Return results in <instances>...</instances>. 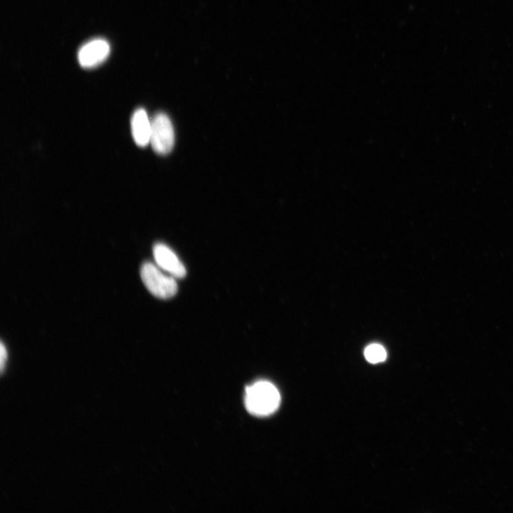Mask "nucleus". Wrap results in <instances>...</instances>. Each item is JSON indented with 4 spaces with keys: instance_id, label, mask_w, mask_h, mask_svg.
<instances>
[{
    "instance_id": "8",
    "label": "nucleus",
    "mask_w": 513,
    "mask_h": 513,
    "mask_svg": "<svg viewBox=\"0 0 513 513\" xmlns=\"http://www.w3.org/2000/svg\"><path fill=\"white\" fill-rule=\"evenodd\" d=\"M0 353H1V371L2 373L5 371L6 364L8 359V351L4 344L1 343V347H0Z\"/></svg>"
},
{
    "instance_id": "7",
    "label": "nucleus",
    "mask_w": 513,
    "mask_h": 513,
    "mask_svg": "<svg viewBox=\"0 0 513 513\" xmlns=\"http://www.w3.org/2000/svg\"><path fill=\"white\" fill-rule=\"evenodd\" d=\"M367 360L372 364H378L385 361L386 359V351L380 345L373 344L367 347L364 351Z\"/></svg>"
},
{
    "instance_id": "5",
    "label": "nucleus",
    "mask_w": 513,
    "mask_h": 513,
    "mask_svg": "<svg viewBox=\"0 0 513 513\" xmlns=\"http://www.w3.org/2000/svg\"><path fill=\"white\" fill-rule=\"evenodd\" d=\"M154 259L157 266L175 279H184L186 270L175 253L167 245L157 243L153 248Z\"/></svg>"
},
{
    "instance_id": "1",
    "label": "nucleus",
    "mask_w": 513,
    "mask_h": 513,
    "mask_svg": "<svg viewBox=\"0 0 513 513\" xmlns=\"http://www.w3.org/2000/svg\"><path fill=\"white\" fill-rule=\"evenodd\" d=\"M281 402L279 389L269 382H256L246 389L245 406L252 415L270 416L279 409Z\"/></svg>"
},
{
    "instance_id": "4",
    "label": "nucleus",
    "mask_w": 513,
    "mask_h": 513,
    "mask_svg": "<svg viewBox=\"0 0 513 513\" xmlns=\"http://www.w3.org/2000/svg\"><path fill=\"white\" fill-rule=\"evenodd\" d=\"M109 53L110 45L105 39H94L78 51V63L83 67L93 68L105 62Z\"/></svg>"
},
{
    "instance_id": "2",
    "label": "nucleus",
    "mask_w": 513,
    "mask_h": 513,
    "mask_svg": "<svg viewBox=\"0 0 513 513\" xmlns=\"http://www.w3.org/2000/svg\"><path fill=\"white\" fill-rule=\"evenodd\" d=\"M142 279L149 291L156 298L169 299L177 292L175 279L166 274L159 266L146 263L141 270Z\"/></svg>"
},
{
    "instance_id": "6",
    "label": "nucleus",
    "mask_w": 513,
    "mask_h": 513,
    "mask_svg": "<svg viewBox=\"0 0 513 513\" xmlns=\"http://www.w3.org/2000/svg\"><path fill=\"white\" fill-rule=\"evenodd\" d=\"M131 131L135 143L140 147L150 144L151 121L144 109L136 110L131 120Z\"/></svg>"
},
{
    "instance_id": "3",
    "label": "nucleus",
    "mask_w": 513,
    "mask_h": 513,
    "mask_svg": "<svg viewBox=\"0 0 513 513\" xmlns=\"http://www.w3.org/2000/svg\"><path fill=\"white\" fill-rule=\"evenodd\" d=\"M150 144L157 154L167 155L173 150L175 133L172 122L166 113H159L153 118Z\"/></svg>"
}]
</instances>
